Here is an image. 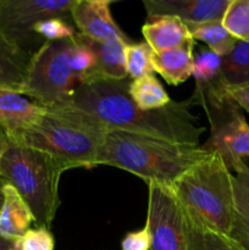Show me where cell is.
Wrapping results in <instances>:
<instances>
[{
  "mask_svg": "<svg viewBox=\"0 0 249 250\" xmlns=\"http://www.w3.org/2000/svg\"><path fill=\"white\" fill-rule=\"evenodd\" d=\"M131 80H97L80 84L70 102L53 109L75 115L98 129L122 131L182 146H200L205 133L192 109V97L158 110H143L129 95Z\"/></svg>",
  "mask_w": 249,
  "mask_h": 250,
  "instance_id": "1",
  "label": "cell"
},
{
  "mask_svg": "<svg viewBox=\"0 0 249 250\" xmlns=\"http://www.w3.org/2000/svg\"><path fill=\"white\" fill-rule=\"evenodd\" d=\"M210 151L202 146H182L122 131L105 132L97 166L133 173L148 183L168 186L202 161Z\"/></svg>",
  "mask_w": 249,
  "mask_h": 250,
  "instance_id": "2",
  "label": "cell"
},
{
  "mask_svg": "<svg viewBox=\"0 0 249 250\" xmlns=\"http://www.w3.org/2000/svg\"><path fill=\"white\" fill-rule=\"evenodd\" d=\"M188 219L231 236L234 222L233 175L216 151L186 171L171 186Z\"/></svg>",
  "mask_w": 249,
  "mask_h": 250,
  "instance_id": "3",
  "label": "cell"
},
{
  "mask_svg": "<svg viewBox=\"0 0 249 250\" xmlns=\"http://www.w3.org/2000/svg\"><path fill=\"white\" fill-rule=\"evenodd\" d=\"M2 178L26 200L37 226L50 229L60 207L59 183L67 168L44 151L0 134Z\"/></svg>",
  "mask_w": 249,
  "mask_h": 250,
  "instance_id": "4",
  "label": "cell"
},
{
  "mask_svg": "<svg viewBox=\"0 0 249 250\" xmlns=\"http://www.w3.org/2000/svg\"><path fill=\"white\" fill-rule=\"evenodd\" d=\"M104 137V131L65 110L46 109L45 115L32 128L15 138H5L44 151L71 170L97 167Z\"/></svg>",
  "mask_w": 249,
  "mask_h": 250,
  "instance_id": "5",
  "label": "cell"
},
{
  "mask_svg": "<svg viewBox=\"0 0 249 250\" xmlns=\"http://www.w3.org/2000/svg\"><path fill=\"white\" fill-rule=\"evenodd\" d=\"M192 98L195 105L204 107L211 131L202 146L219 153L232 172L249 158V125L242 109L229 97L221 80L195 89Z\"/></svg>",
  "mask_w": 249,
  "mask_h": 250,
  "instance_id": "6",
  "label": "cell"
},
{
  "mask_svg": "<svg viewBox=\"0 0 249 250\" xmlns=\"http://www.w3.org/2000/svg\"><path fill=\"white\" fill-rule=\"evenodd\" d=\"M75 38L44 42L33 54L21 94L45 109L70 102L78 87L77 76L71 66Z\"/></svg>",
  "mask_w": 249,
  "mask_h": 250,
  "instance_id": "7",
  "label": "cell"
},
{
  "mask_svg": "<svg viewBox=\"0 0 249 250\" xmlns=\"http://www.w3.org/2000/svg\"><path fill=\"white\" fill-rule=\"evenodd\" d=\"M76 0H0V29L16 45L33 55L44 42L33 27L50 17L67 20Z\"/></svg>",
  "mask_w": 249,
  "mask_h": 250,
  "instance_id": "8",
  "label": "cell"
},
{
  "mask_svg": "<svg viewBox=\"0 0 249 250\" xmlns=\"http://www.w3.org/2000/svg\"><path fill=\"white\" fill-rule=\"evenodd\" d=\"M145 226L150 232V250H190L187 215L168 186L148 183Z\"/></svg>",
  "mask_w": 249,
  "mask_h": 250,
  "instance_id": "9",
  "label": "cell"
},
{
  "mask_svg": "<svg viewBox=\"0 0 249 250\" xmlns=\"http://www.w3.org/2000/svg\"><path fill=\"white\" fill-rule=\"evenodd\" d=\"M111 0H76L71 11L78 33L98 43L121 39L132 43L111 15Z\"/></svg>",
  "mask_w": 249,
  "mask_h": 250,
  "instance_id": "10",
  "label": "cell"
},
{
  "mask_svg": "<svg viewBox=\"0 0 249 250\" xmlns=\"http://www.w3.org/2000/svg\"><path fill=\"white\" fill-rule=\"evenodd\" d=\"M231 0H144L146 19L175 16L185 23L221 21Z\"/></svg>",
  "mask_w": 249,
  "mask_h": 250,
  "instance_id": "11",
  "label": "cell"
},
{
  "mask_svg": "<svg viewBox=\"0 0 249 250\" xmlns=\"http://www.w3.org/2000/svg\"><path fill=\"white\" fill-rule=\"evenodd\" d=\"M46 109L19 92L0 89V134L15 138L32 128Z\"/></svg>",
  "mask_w": 249,
  "mask_h": 250,
  "instance_id": "12",
  "label": "cell"
},
{
  "mask_svg": "<svg viewBox=\"0 0 249 250\" xmlns=\"http://www.w3.org/2000/svg\"><path fill=\"white\" fill-rule=\"evenodd\" d=\"M2 205L0 208V236L16 242L34 224V217L26 200L11 185L2 187Z\"/></svg>",
  "mask_w": 249,
  "mask_h": 250,
  "instance_id": "13",
  "label": "cell"
},
{
  "mask_svg": "<svg viewBox=\"0 0 249 250\" xmlns=\"http://www.w3.org/2000/svg\"><path fill=\"white\" fill-rule=\"evenodd\" d=\"M142 34L154 53L170 50L192 39L187 24L175 16L146 19L142 26Z\"/></svg>",
  "mask_w": 249,
  "mask_h": 250,
  "instance_id": "14",
  "label": "cell"
},
{
  "mask_svg": "<svg viewBox=\"0 0 249 250\" xmlns=\"http://www.w3.org/2000/svg\"><path fill=\"white\" fill-rule=\"evenodd\" d=\"M32 56L0 29V89L21 92Z\"/></svg>",
  "mask_w": 249,
  "mask_h": 250,
  "instance_id": "15",
  "label": "cell"
},
{
  "mask_svg": "<svg viewBox=\"0 0 249 250\" xmlns=\"http://www.w3.org/2000/svg\"><path fill=\"white\" fill-rule=\"evenodd\" d=\"M194 41L186 42L170 50L153 53L154 72H158L168 84L178 85L192 76Z\"/></svg>",
  "mask_w": 249,
  "mask_h": 250,
  "instance_id": "16",
  "label": "cell"
},
{
  "mask_svg": "<svg viewBox=\"0 0 249 250\" xmlns=\"http://www.w3.org/2000/svg\"><path fill=\"white\" fill-rule=\"evenodd\" d=\"M82 38L93 49L97 56V66L93 71L89 82L97 80L121 81L128 78L124 66V48L129 44L128 42L114 39L105 43H98L85 38L84 36H82Z\"/></svg>",
  "mask_w": 249,
  "mask_h": 250,
  "instance_id": "17",
  "label": "cell"
},
{
  "mask_svg": "<svg viewBox=\"0 0 249 250\" xmlns=\"http://www.w3.org/2000/svg\"><path fill=\"white\" fill-rule=\"evenodd\" d=\"M233 172L234 222L231 237L249 250V166L244 161Z\"/></svg>",
  "mask_w": 249,
  "mask_h": 250,
  "instance_id": "18",
  "label": "cell"
},
{
  "mask_svg": "<svg viewBox=\"0 0 249 250\" xmlns=\"http://www.w3.org/2000/svg\"><path fill=\"white\" fill-rule=\"evenodd\" d=\"M193 41H200L208 49L221 58L226 56L234 48L237 41L228 33L221 21H210L203 23H186Z\"/></svg>",
  "mask_w": 249,
  "mask_h": 250,
  "instance_id": "19",
  "label": "cell"
},
{
  "mask_svg": "<svg viewBox=\"0 0 249 250\" xmlns=\"http://www.w3.org/2000/svg\"><path fill=\"white\" fill-rule=\"evenodd\" d=\"M221 82L226 88L249 84V42L238 41L231 53L222 58Z\"/></svg>",
  "mask_w": 249,
  "mask_h": 250,
  "instance_id": "20",
  "label": "cell"
},
{
  "mask_svg": "<svg viewBox=\"0 0 249 250\" xmlns=\"http://www.w3.org/2000/svg\"><path fill=\"white\" fill-rule=\"evenodd\" d=\"M128 92L137 106L143 110H158L171 103L170 95L154 75L131 80Z\"/></svg>",
  "mask_w": 249,
  "mask_h": 250,
  "instance_id": "21",
  "label": "cell"
},
{
  "mask_svg": "<svg viewBox=\"0 0 249 250\" xmlns=\"http://www.w3.org/2000/svg\"><path fill=\"white\" fill-rule=\"evenodd\" d=\"M188 226L190 250H248L231 236L211 231L190 219H188Z\"/></svg>",
  "mask_w": 249,
  "mask_h": 250,
  "instance_id": "22",
  "label": "cell"
},
{
  "mask_svg": "<svg viewBox=\"0 0 249 250\" xmlns=\"http://www.w3.org/2000/svg\"><path fill=\"white\" fill-rule=\"evenodd\" d=\"M222 58L209 49L194 54L192 76L195 80V89L205 88L221 80Z\"/></svg>",
  "mask_w": 249,
  "mask_h": 250,
  "instance_id": "23",
  "label": "cell"
},
{
  "mask_svg": "<svg viewBox=\"0 0 249 250\" xmlns=\"http://www.w3.org/2000/svg\"><path fill=\"white\" fill-rule=\"evenodd\" d=\"M153 49L145 43H129L124 48V66L129 80L153 75Z\"/></svg>",
  "mask_w": 249,
  "mask_h": 250,
  "instance_id": "24",
  "label": "cell"
},
{
  "mask_svg": "<svg viewBox=\"0 0 249 250\" xmlns=\"http://www.w3.org/2000/svg\"><path fill=\"white\" fill-rule=\"evenodd\" d=\"M221 22L237 41L249 42V0H231Z\"/></svg>",
  "mask_w": 249,
  "mask_h": 250,
  "instance_id": "25",
  "label": "cell"
},
{
  "mask_svg": "<svg viewBox=\"0 0 249 250\" xmlns=\"http://www.w3.org/2000/svg\"><path fill=\"white\" fill-rule=\"evenodd\" d=\"M71 66L77 76L78 85L84 84L90 81L92 73L97 66V56L93 49L88 45L80 33L75 36V48L71 58Z\"/></svg>",
  "mask_w": 249,
  "mask_h": 250,
  "instance_id": "26",
  "label": "cell"
},
{
  "mask_svg": "<svg viewBox=\"0 0 249 250\" xmlns=\"http://www.w3.org/2000/svg\"><path fill=\"white\" fill-rule=\"evenodd\" d=\"M36 36L43 42H56L72 39L76 36V29L67 22V20L60 17H50L38 22L33 27Z\"/></svg>",
  "mask_w": 249,
  "mask_h": 250,
  "instance_id": "27",
  "label": "cell"
},
{
  "mask_svg": "<svg viewBox=\"0 0 249 250\" xmlns=\"http://www.w3.org/2000/svg\"><path fill=\"white\" fill-rule=\"evenodd\" d=\"M16 250H54L55 239L50 229L37 226L29 229L21 238L15 242Z\"/></svg>",
  "mask_w": 249,
  "mask_h": 250,
  "instance_id": "28",
  "label": "cell"
},
{
  "mask_svg": "<svg viewBox=\"0 0 249 250\" xmlns=\"http://www.w3.org/2000/svg\"><path fill=\"white\" fill-rule=\"evenodd\" d=\"M150 232L146 226L126 233L121 241V250H150Z\"/></svg>",
  "mask_w": 249,
  "mask_h": 250,
  "instance_id": "29",
  "label": "cell"
},
{
  "mask_svg": "<svg viewBox=\"0 0 249 250\" xmlns=\"http://www.w3.org/2000/svg\"><path fill=\"white\" fill-rule=\"evenodd\" d=\"M226 89L228 92L229 97L233 99V102L241 109L246 110L249 114V84L236 88H226Z\"/></svg>",
  "mask_w": 249,
  "mask_h": 250,
  "instance_id": "30",
  "label": "cell"
},
{
  "mask_svg": "<svg viewBox=\"0 0 249 250\" xmlns=\"http://www.w3.org/2000/svg\"><path fill=\"white\" fill-rule=\"evenodd\" d=\"M0 250H16L15 242L7 241V239L2 238V237L0 236Z\"/></svg>",
  "mask_w": 249,
  "mask_h": 250,
  "instance_id": "31",
  "label": "cell"
},
{
  "mask_svg": "<svg viewBox=\"0 0 249 250\" xmlns=\"http://www.w3.org/2000/svg\"><path fill=\"white\" fill-rule=\"evenodd\" d=\"M4 185H5L4 178L0 177V208H1L2 200H4V195H2V187H4Z\"/></svg>",
  "mask_w": 249,
  "mask_h": 250,
  "instance_id": "32",
  "label": "cell"
},
{
  "mask_svg": "<svg viewBox=\"0 0 249 250\" xmlns=\"http://www.w3.org/2000/svg\"><path fill=\"white\" fill-rule=\"evenodd\" d=\"M1 153H2V144H1V139H0V177L2 178V171H1Z\"/></svg>",
  "mask_w": 249,
  "mask_h": 250,
  "instance_id": "33",
  "label": "cell"
}]
</instances>
